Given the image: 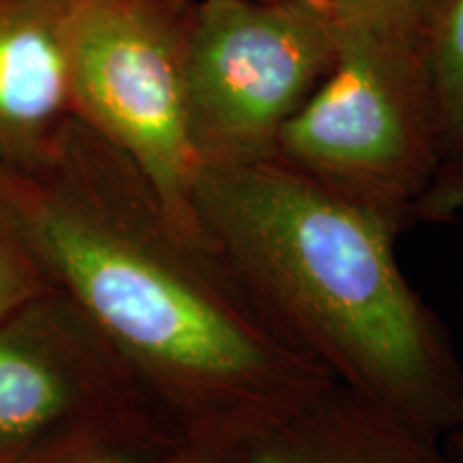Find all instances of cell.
Instances as JSON below:
<instances>
[{"label": "cell", "mask_w": 463, "mask_h": 463, "mask_svg": "<svg viewBox=\"0 0 463 463\" xmlns=\"http://www.w3.org/2000/svg\"><path fill=\"white\" fill-rule=\"evenodd\" d=\"M50 286L28 219V178L0 167V314Z\"/></svg>", "instance_id": "11"}, {"label": "cell", "mask_w": 463, "mask_h": 463, "mask_svg": "<svg viewBox=\"0 0 463 463\" xmlns=\"http://www.w3.org/2000/svg\"><path fill=\"white\" fill-rule=\"evenodd\" d=\"M194 0H71L67 54L73 116L137 165L165 211L200 230L191 208L198 157L184 101Z\"/></svg>", "instance_id": "5"}, {"label": "cell", "mask_w": 463, "mask_h": 463, "mask_svg": "<svg viewBox=\"0 0 463 463\" xmlns=\"http://www.w3.org/2000/svg\"><path fill=\"white\" fill-rule=\"evenodd\" d=\"M178 439L157 410H137L58 433L14 463H167Z\"/></svg>", "instance_id": "9"}, {"label": "cell", "mask_w": 463, "mask_h": 463, "mask_svg": "<svg viewBox=\"0 0 463 463\" xmlns=\"http://www.w3.org/2000/svg\"><path fill=\"white\" fill-rule=\"evenodd\" d=\"M459 316L463 322V288H461V298H459ZM442 450L444 455H447L449 463H463V427L461 430H457L455 433H450V436L444 439Z\"/></svg>", "instance_id": "14"}, {"label": "cell", "mask_w": 463, "mask_h": 463, "mask_svg": "<svg viewBox=\"0 0 463 463\" xmlns=\"http://www.w3.org/2000/svg\"><path fill=\"white\" fill-rule=\"evenodd\" d=\"M28 219L50 281L178 436L232 442L335 382L202 230L174 222L137 165L75 116L28 178Z\"/></svg>", "instance_id": "1"}, {"label": "cell", "mask_w": 463, "mask_h": 463, "mask_svg": "<svg viewBox=\"0 0 463 463\" xmlns=\"http://www.w3.org/2000/svg\"><path fill=\"white\" fill-rule=\"evenodd\" d=\"M167 463H232V459L225 439L181 436Z\"/></svg>", "instance_id": "13"}, {"label": "cell", "mask_w": 463, "mask_h": 463, "mask_svg": "<svg viewBox=\"0 0 463 463\" xmlns=\"http://www.w3.org/2000/svg\"><path fill=\"white\" fill-rule=\"evenodd\" d=\"M341 26L425 42L439 0H331Z\"/></svg>", "instance_id": "12"}, {"label": "cell", "mask_w": 463, "mask_h": 463, "mask_svg": "<svg viewBox=\"0 0 463 463\" xmlns=\"http://www.w3.org/2000/svg\"><path fill=\"white\" fill-rule=\"evenodd\" d=\"M137 410L157 408L61 288L0 314V463L73 427Z\"/></svg>", "instance_id": "6"}, {"label": "cell", "mask_w": 463, "mask_h": 463, "mask_svg": "<svg viewBox=\"0 0 463 463\" xmlns=\"http://www.w3.org/2000/svg\"><path fill=\"white\" fill-rule=\"evenodd\" d=\"M331 0H198L184 39V101L198 164L273 157L337 61Z\"/></svg>", "instance_id": "4"}, {"label": "cell", "mask_w": 463, "mask_h": 463, "mask_svg": "<svg viewBox=\"0 0 463 463\" xmlns=\"http://www.w3.org/2000/svg\"><path fill=\"white\" fill-rule=\"evenodd\" d=\"M228 450L232 463H449L442 442L339 382L232 439Z\"/></svg>", "instance_id": "8"}, {"label": "cell", "mask_w": 463, "mask_h": 463, "mask_svg": "<svg viewBox=\"0 0 463 463\" xmlns=\"http://www.w3.org/2000/svg\"><path fill=\"white\" fill-rule=\"evenodd\" d=\"M195 223L289 344L335 382L444 442L463 361L397 258L402 230L279 157L202 164Z\"/></svg>", "instance_id": "2"}, {"label": "cell", "mask_w": 463, "mask_h": 463, "mask_svg": "<svg viewBox=\"0 0 463 463\" xmlns=\"http://www.w3.org/2000/svg\"><path fill=\"white\" fill-rule=\"evenodd\" d=\"M71 0H0V167L31 178L73 118Z\"/></svg>", "instance_id": "7"}, {"label": "cell", "mask_w": 463, "mask_h": 463, "mask_svg": "<svg viewBox=\"0 0 463 463\" xmlns=\"http://www.w3.org/2000/svg\"><path fill=\"white\" fill-rule=\"evenodd\" d=\"M275 157L405 232L444 223L442 127L425 42L339 24L337 61Z\"/></svg>", "instance_id": "3"}, {"label": "cell", "mask_w": 463, "mask_h": 463, "mask_svg": "<svg viewBox=\"0 0 463 463\" xmlns=\"http://www.w3.org/2000/svg\"><path fill=\"white\" fill-rule=\"evenodd\" d=\"M427 61L442 127L444 223L463 213V0H439L427 34Z\"/></svg>", "instance_id": "10"}]
</instances>
